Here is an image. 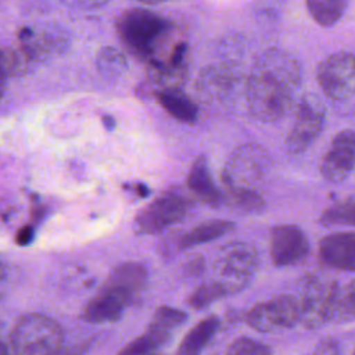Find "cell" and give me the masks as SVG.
<instances>
[{
  "instance_id": "obj_1",
  "label": "cell",
  "mask_w": 355,
  "mask_h": 355,
  "mask_svg": "<svg viewBox=\"0 0 355 355\" xmlns=\"http://www.w3.org/2000/svg\"><path fill=\"white\" fill-rule=\"evenodd\" d=\"M301 83V65L286 50L266 49L254 61L245 79L250 115L261 122L283 118L293 107Z\"/></svg>"
},
{
  "instance_id": "obj_2",
  "label": "cell",
  "mask_w": 355,
  "mask_h": 355,
  "mask_svg": "<svg viewBox=\"0 0 355 355\" xmlns=\"http://www.w3.org/2000/svg\"><path fill=\"white\" fill-rule=\"evenodd\" d=\"M115 31L125 49L150 68L187 67V43L164 15L144 7L128 8L118 15Z\"/></svg>"
},
{
  "instance_id": "obj_3",
  "label": "cell",
  "mask_w": 355,
  "mask_h": 355,
  "mask_svg": "<svg viewBox=\"0 0 355 355\" xmlns=\"http://www.w3.org/2000/svg\"><path fill=\"white\" fill-rule=\"evenodd\" d=\"M148 273L144 265L126 262L118 265L100 291L86 304L82 319L89 323L116 322L146 290Z\"/></svg>"
},
{
  "instance_id": "obj_4",
  "label": "cell",
  "mask_w": 355,
  "mask_h": 355,
  "mask_svg": "<svg viewBox=\"0 0 355 355\" xmlns=\"http://www.w3.org/2000/svg\"><path fill=\"white\" fill-rule=\"evenodd\" d=\"M10 352L22 355L55 354L64 344V331L51 318L26 313L17 320L10 337Z\"/></svg>"
},
{
  "instance_id": "obj_5",
  "label": "cell",
  "mask_w": 355,
  "mask_h": 355,
  "mask_svg": "<svg viewBox=\"0 0 355 355\" xmlns=\"http://www.w3.org/2000/svg\"><path fill=\"white\" fill-rule=\"evenodd\" d=\"M259 266V255L255 245L247 241H232L220 247L215 263L214 277L227 295L244 290Z\"/></svg>"
},
{
  "instance_id": "obj_6",
  "label": "cell",
  "mask_w": 355,
  "mask_h": 355,
  "mask_svg": "<svg viewBox=\"0 0 355 355\" xmlns=\"http://www.w3.org/2000/svg\"><path fill=\"white\" fill-rule=\"evenodd\" d=\"M338 283L334 279L320 275H306L298 283L297 297L300 309V324L315 330L333 318Z\"/></svg>"
},
{
  "instance_id": "obj_7",
  "label": "cell",
  "mask_w": 355,
  "mask_h": 355,
  "mask_svg": "<svg viewBox=\"0 0 355 355\" xmlns=\"http://www.w3.org/2000/svg\"><path fill=\"white\" fill-rule=\"evenodd\" d=\"M191 208L190 198L179 190L164 191L144 207L135 218L133 229L137 234H157L180 222Z\"/></svg>"
},
{
  "instance_id": "obj_8",
  "label": "cell",
  "mask_w": 355,
  "mask_h": 355,
  "mask_svg": "<svg viewBox=\"0 0 355 355\" xmlns=\"http://www.w3.org/2000/svg\"><path fill=\"white\" fill-rule=\"evenodd\" d=\"M269 157L266 151L255 144L237 147L222 169L220 179L225 189H257V183L266 175Z\"/></svg>"
},
{
  "instance_id": "obj_9",
  "label": "cell",
  "mask_w": 355,
  "mask_h": 355,
  "mask_svg": "<svg viewBox=\"0 0 355 355\" xmlns=\"http://www.w3.org/2000/svg\"><path fill=\"white\" fill-rule=\"evenodd\" d=\"M326 121V110L313 94H304L295 105L294 119L286 136L290 154H301L319 137Z\"/></svg>"
},
{
  "instance_id": "obj_10",
  "label": "cell",
  "mask_w": 355,
  "mask_h": 355,
  "mask_svg": "<svg viewBox=\"0 0 355 355\" xmlns=\"http://www.w3.org/2000/svg\"><path fill=\"white\" fill-rule=\"evenodd\" d=\"M316 80L327 98L348 100L355 94V55L348 51L326 55L316 68Z\"/></svg>"
},
{
  "instance_id": "obj_11",
  "label": "cell",
  "mask_w": 355,
  "mask_h": 355,
  "mask_svg": "<svg viewBox=\"0 0 355 355\" xmlns=\"http://www.w3.org/2000/svg\"><path fill=\"white\" fill-rule=\"evenodd\" d=\"M300 322L298 301L294 294H280L257 302L245 313V323L261 333L290 329Z\"/></svg>"
},
{
  "instance_id": "obj_12",
  "label": "cell",
  "mask_w": 355,
  "mask_h": 355,
  "mask_svg": "<svg viewBox=\"0 0 355 355\" xmlns=\"http://www.w3.org/2000/svg\"><path fill=\"white\" fill-rule=\"evenodd\" d=\"M355 168V130L343 129L334 135L322 157L319 171L324 180L340 183Z\"/></svg>"
},
{
  "instance_id": "obj_13",
  "label": "cell",
  "mask_w": 355,
  "mask_h": 355,
  "mask_svg": "<svg viewBox=\"0 0 355 355\" xmlns=\"http://www.w3.org/2000/svg\"><path fill=\"white\" fill-rule=\"evenodd\" d=\"M311 245L306 233L295 225H277L270 232L269 252L275 266L284 268L302 262Z\"/></svg>"
},
{
  "instance_id": "obj_14",
  "label": "cell",
  "mask_w": 355,
  "mask_h": 355,
  "mask_svg": "<svg viewBox=\"0 0 355 355\" xmlns=\"http://www.w3.org/2000/svg\"><path fill=\"white\" fill-rule=\"evenodd\" d=\"M21 54L26 61L44 58L67 47V32L57 25L22 26L18 31Z\"/></svg>"
},
{
  "instance_id": "obj_15",
  "label": "cell",
  "mask_w": 355,
  "mask_h": 355,
  "mask_svg": "<svg viewBox=\"0 0 355 355\" xmlns=\"http://www.w3.org/2000/svg\"><path fill=\"white\" fill-rule=\"evenodd\" d=\"M318 251L326 266L355 272V232H338L322 237Z\"/></svg>"
},
{
  "instance_id": "obj_16",
  "label": "cell",
  "mask_w": 355,
  "mask_h": 355,
  "mask_svg": "<svg viewBox=\"0 0 355 355\" xmlns=\"http://www.w3.org/2000/svg\"><path fill=\"white\" fill-rule=\"evenodd\" d=\"M186 186L194 198L202 204L218 207L223 202L225 197L216 187L209 171L208 161L202 155L193 161L186 178Z\"/></svg>"
},
{
  "instance_id": "obj_17",
  "label": "cell",
  "mask_w": 355,
  "mask_h": 355,
  "mask_svg": "<svg viewBox=\"0 0 355 355\" xmlns=\"http://www.w3.org/2000/svg\"><path fill=\"white\" fill-rule=\"evenodd\" d=\"M158 104L176 121L193 123L198 118L197 104L179 87H159L155 90Z\"/></svg>"
},
{
  "instance_id": "obj_18",
  "label": "cell",
  "mask_w": 355,
  "mask_h": 355,
  "mask_svg": "<svg viewBox=\"0 0 355 355\" xmlns=\"http://www.w3.org/2000/svg\"><path fill=\"white\" fill-rule=\"evenodd\" d=\"M234 227H236V223L233 220H226V219L205 220L186 230L182 236L178 237L175 244L178 250L193 248L200 244L215 241L226 236L232 230H234Z\"/></svg>"
},
{
  "instance_id": "obj_19",
  "label": "cell",
  "mask_w": 355,
  "mask_h": 355,
  "mask_svg": "<svg viewBox=\"0 0 355 355\" xmlns=\"http://www.w3.org/2000/svg\"><path fill=\"white\" fill-rule=\"evenodd\" d=\"M220 320L216 315H208L194 324L182 343L179 344L176 352L182 355H196L205 349V347L212 341L216 331L219 330Z\"/></svg>"
},
{
  "instance_id": "obj_20",
  "label": "cell",
  "mask_w": 355,
  "mask_h": 355,
  "mask_svg": "<svg viewBox=\"0 0 355 355\" xmlns=\"http://www.w3.org/2000/svg\"><path fill=\"white\" fill-rule=\"evenodd\" d=\"M172 331L164 329L162 326L150 322L147 330L139 336L136 340L129 343L125 348H122L121 354L129 355H140V354H154L158 352L171 338Z\"/></svg>"
},
{
  "instance_id": "obj_21",
  "label": "cell",
  "mask_w": 355,
  "mask_h": 355,
  "mask_svg": "<svg viewBox=\"0 0 355 355\" xmlns=\"http://www.w3.org/2000/svg\"><path fill=\"white\" fill-rule=\"evenodd\" d=\"M349 0H305L312 19L323 28L336 25L344 15Z\"/></svg>"
},
{
  "instance_id": "obj_22",
  "label": "cell",
  "mask_w": 355,
  "mask_h": 355,
  "mask_svg": "<svg viewBox=\"0 0 355 355\" xmlns=\"http://www.w3.org/2000/svg\"><path fill=\"white\" fill-rule=\"evenodd\" d=\"M322 226H355V200L333 204L319 216Z\"/></svg>"
},
{
  "instance_id": "obj_23",
  "label": "cell",
  "mask_w": 355,
  "mask_h": 355,
  "mask_svg": "<svg viewBox=\"0 0 355 355\" xmlns=\"http://www.w3.org/2000/svg\"><path fill=\"white\" fill-rule=\"evenodd\" d=\"M331 320L352 322L355 320V279L338 286Z\"/></svg>"
},
{
  "instance_id": "obj_24",
  "label": "cell",
  "mask_w": 355,
  "mask_h": 355,
  "mask_svg": "<svg viewBox=\"0 0 355 355\" xmlns=\"http://www.w3.org/2000/svg\"><path fill=\"white\" fill-rule=\"evenodd\" d=\"M97 69L103 76L116 78L128 68L125 55L115 47H103L96 58Z\"/></svg>"
},
{
  "instance_id": "obj_25",
  "label": "cell",
  "mask_w": 355,
  "mask_h": 355,
  "mask_svg": "<svg viewBox=\"0 0 355 355\" xmlns=\"http://www.w3.org/2000/svg\"><path fill=\"white\" fill-rule=\"evenodd\" d=\"M226 196L233 207L245 212H262L266 205L262 194L254 189L230 187L226 189Z\"/></svg>"
},
{
  "instance_id": "obj_26",
  "label": "cell",
  "mask_w": 355,
  "mask_h": 355,
  "mask_svg": "<svg viewBox=\"0 0 355 355\" xmlns=\"http://www.w3.org/2000/svg\"><path fill=\"white\" fill-rule=\"evenodd\" d=\"M226 291L222 288L220 284H218L215 280H208L197 286L191 294L187 297V304L193 309H204L214 304L215 301H219L220 298L226 297Z\"/></svg>"
},
{
  "instance_id": "obj_27",
  "label": "cell",
  "mask_w": 355,
  "mask_h": 355,
  "mask_svg": "<svg viewBox=\"0 0 355 355\" xmlns=\"http://www.w3.org/2000/svg\"><path fill=\"white\" fill-rule=\"evenodd\" d=\"M25 57L21 51H14L8 47H0V101L3 98L7 80L22 69Z\"/></svg>"
},
{
  "instance_id": "obj_28",
  "label": "cell",
  "mask_w": 355,
  "mask_h": 355,
  "mask_svg": "<svg viewBox=\"0 0 355 355\" xmlns=\"http://www.w3.org/2000/svg\"><path fill=\"white\" fill-rule=\"evenodd\" d=\"M226 354L230 355H266L272 354V348L266 344L250 338V337H239L230 343L226 348Z\"/></svg>"
},
{
  "instance_id": "obj_29",
  "label": "cell",
  "mask_w": 355,
  "mask_h": 355,
  "mask_svg": "<svg viewBox=\"0 0 355 355\" xmlns=\"http://www.w3.org/2000/svg\"><path fill=\"white\" fill-rule=\"evenodd\" d=\"M187 320V313L182 309L173 306H159L154 315L151 322L173 331L176 327L183 324Z\"/></svg>"
},
{
  "instance_id": "obj_30",
  "label": "cell",
  "mask_w": 355,
  "mask_h": 355,
  "mask_svg": "<svg viewBox=\"0 0 355 355\" xmlns=\"http://www.w3.org/2000/svg\"><path fill=\"white\" fill-rule=\"evenodd\" d=\"M64 6L76 10H96L105 6L110 0H58Z\"/></svg>"
},
{
  "instance_id": "obj_31",
  "label": "cell",
  "mask_w": 355,
  "mask_h": 355,
  "mask_svg": "<svg viewBox=\"0 0 355 355\" xmlns=\"http://www.w3.org/2000/svg\"><path fill=\"white\" fill-rule=\"evenodd\" d=\"M33 240V229L31 226L21 227L15 234V243L19 245H26Z\"/></svg>"
},
{
  "instance_id": "obj_32",
  "label": "cell",
  "mask_w": 355,
  "mask_h": 355,
  "mask_svg": "<svg viewBox=\"0 0 355 355\" xmlns=\"http://www.w3.org/2000/svg\"><path fill=\"white\" fill-rule=\"evenodd\" d=\"M204 268V261L202 258L197 257L194 259H191L187 265H186V270L190 273V275H198Z\"/></svg>"
},
{
  "instance_id": "obj_33",
  "label": "cell",
  "mask_w": 355,
  "mask_h": 355,
  "mask_svg": "<svg viewBox=\"0 0 355 355\" xmlns=\"http://www.w3.org/2000/svg\"><path fill=\"white\" fill-rule=\"evenodd\" d=\"M315 351H316V352H320V354H330V352L336 354V352H338V348H337V344H336L334 341L326 340V341L320 343L319 347H318Z\"/></svg>"
},
{
  "instance_id": "obj_34",
  "label": "cell",
  "mask_w": 355,
  "mask_h": 355,
  "mask_svg": "<svg viewBox=\"0 0 355 355\" xmlns=\"http://www.w3.org/2000/svg\"><path fill=\"white\" fill-rule=\"evenodd\" d=\"M136 193L139 194V197H147L148 194H150V189L146 186V184H141V183H139V184H136Z\"/></svg>"
},
{
  "instance_id": "obj_35",
  "label": "cell",
  "mask_w": 355,
  "mask_h": 355,
  "mask_svg": "<svg viewBox=\"0 0 355 355\" xmlns=\"http://www.w3.org/2000/svg\"><path fill=\"white\" fill-rule=\"evenodd\" d=\"M135 1H137L140 4H144V6H157V4H161L166 0H135Z\"/></svg>"
},
{
  "instance_id": "obj_36",
  "label": "cell",
  "mask_w": 355,
  "mask_h": 355,
  "mask_svg": "<svg viewBox=\"0 0 355 355\" xmlns=\"http://www.w3.org/2000/svg\"><path fill=\"white\" fill-rule=\"evenodd\" d=\"M6 277H7V268H6V265L0 261V283L4 282Z\"/></svg>"
},
{
  "instance_id": "obj_37",
  "label": "cell",
  "mask_w": 355,
  "mask_h": 355,
  "mask_svg": "<svg viewBox=\"0 0 355 355\" xmlns=\"http://www.w3.org/2000/svg\"><path fill=\"white\" fill-rule=\"evenodd\" d=\"M103 121H104V125H105L108 129H112V128H114V119H112V118H110V116H104V118H103Z\"/></svg>"
},
{
  "instance_id": "obj_38",
  "label": "cell",
  "mask_w": 355,
  "mask_h": 355,
  "mask_svg": "<svg viewBox=\"0 0 355 355\" xmlns=\"http://www.w3.org/2000/svg\"><path fill=\"white\" fill-rule=\"evenodd\" d=\"M10 352V348L7 347V344L3 343V340L0 338V355H4V354H8Z\"/></svg>"
},
{
  "instance_id": "obj_39",
  "label": "cell",
  "mask_w": 355,
  "mask_h": 355,
  "mask_svg": "<svg viewBox=\"0 0 355 355\" xmlns=\"http://www.w3.org/2000/svg\"><path fill=\"white\" fill-rule=\"evenodd\" d=\"M354 352H355V351H354Z\"/></svg>"
}]
</instances>
